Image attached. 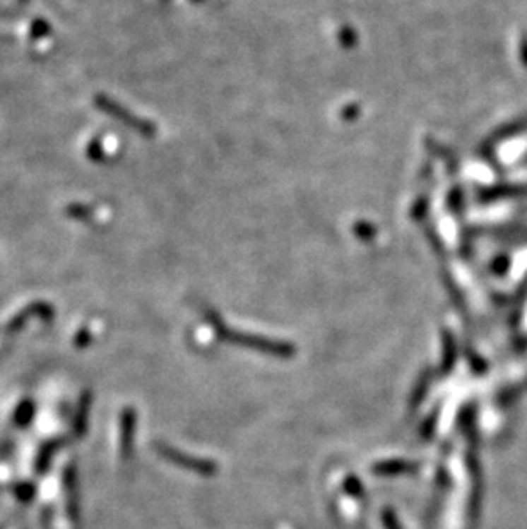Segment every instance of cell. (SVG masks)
I'll return each instance as SVG.
<instances>
[{
    "mask_svg": "<svg viewBox=\"0 0 527 529\" xmlns=\"http://www.w3.org/2000/svg\"><path fill=\"white\" fill-rule=\"evenodd\" d=\"M220 333H221V336L228 339L230 343L245 346V348L262 351V353H269L278 358L295 357V346L288 345V343H279V341H274V339H267L262 336H252V334L231 333V331L228 329H220Z\"/></svg>",
    "mask_w": 527,
    "mask_h": 529,
    "instance_id": "1",
    "label": "cell"
},
{
    "mask_svg": "<svg viewBox=\"0 0 527 529\" xmlns=\"http://www.w3.org/2000/svg\"><path fill=\"white\" fill-rule=\"evenodd\" d=\"M160 449V454L163 458L168 459V461L178 464V466L185 468V470L196 471V473L201 475H214L218 471V466L214 461H209V459H202V458H194V456L189 454H182L177 449H172V447L166 446H158Z\"/></svg>",
    "mask_w": 527,
    "mask_h": 529,
    "instance_id": "2",
    "label": "cell"
},
{
    "mask_svg": "<svg viewBox=\"0 0 527 529\" xmlns=\"http://www.w3.org/2000/svg\"><path fill=\"white\" fill-rule=\"evenodd\" d=\"M95 103H96V107L100 108V110H103L105 113H108V115H110V117H115V119L124 120V124L132 125V127L137 129V131H146V124L144 122H141V120L137 119V117H134L131 112L125 110V108L122 107V105H119L117 102H113V100L108 98V96H103V95L96 96Z\"/></svg>",
    "mask_w": 527,
    "mask_h": 529,
    "instance_id": "3",
    "label": "cell"
},
{
    "mask_svg": "<svg viewBox=\"0 0 527 529\" xmlns=\"http://www.w3.org/2000/svg\"><path fill=\"white\" fill-rule=\"evenodd\" d=\"M418 470V463L406 461V459H389V461H380L372 468V473L379 476H396L413 473Z\"/></svg>",
    "mask_w": 527,
    "mask_h": 529,
    "instance_id": "4",
    "label": "cell"
},
{
    "mask_svg": "<svg viewBox=\"0 0 527 529\" xmlns=\"http://www.w3.org/2000/svg\"><path fill=\"white\" fill-rule=\"evenodd\" d=\"M457 360V348L451 333H444V357H442V372L449 374Z\"/></svg>",
    "mask_w": 527,
    "mask_h": 529,
    "instance_id": "5",
    "label": "cell"
},
{
    "mask_svg": "<svg viewBox=\"0 0 527 529\" xmlns=\"http://www.w3.org/2000/svg\"><path fill=\"white\" fill-rule=\"evenodd\" d=\"M428 389H430V377H428V374H425V375H421V379L416 384V389L411 398V406L420 405V403L423 401L425 394H427Z\"/></svg>",
    "mask_w": 527,
    "mask_h": 529,
    "instance_id": "6",
    "label": "cell"
},
{
    "mask_svg": "<svg viewBox=\"0 0 527 529\" xmlns=\"http://www.w3.org/2000/svg\"><path fill=\"white\" fill-rule=\"evenodd\" d=\"M67 214L69 216L76 218V220H88L91 216V209L88 206H81V204H72L67 208Z\"/></svg>",
    "mask_w": 527,
    "mask_h": 529,
    "instance_id": "7",
    "label": "cell"
},
{
    "mask_svg": "<svg viewBox=\"0 0 527 529\" xmlns=\"http://www.w3.org/2000/svg\"><path fill=\"white\" fill-rule=\"evenodd\" d=\"M439 413H440V411H439V408H437V410L433 411V413L430 415V417L427 420H425L423 428H421V435H423L425 439H428L430 435L433 434V430H435L437 420H439Z\"/></svg>",
    "mask_w": 527,
    "mask_h": 529,
    "instance_id": "8",
    "label": "cell"
},
{
    "mask_svg": "<svg viewBox=\"0 0 527 529\" xmlns=\"http://www.w3.org/2000/svg\"><path fill=\"white\" fill-rule=\"evenodd\" d=\"M382 523L385 529H403V526H401L399 521L396 518L394 511H391V509H385L382 512Z\"/></svg>",
    "mask_w": 527,
    "mask_h": 529,
    "instance_id": "9",
    "label": "cell"
},
{
    "mask_svg": "<svg viewBox=\"0 0 527 529\" xmlns=\"http://www.w3.org/2000/svg\"><path fill=\"white\" fill-rule=\"evenodd\" d=\"M344 487H346V490L353 495H362L363 494V483L360 482V480H356L355 476H350V478L346 480V483H344Z\"/></svg>",
    "mask_w": 527,
    "mask_h": 529,
    "instance_id": "10",
    "label": "cell"
},
{
    "mask_svg": "<svg viewBox=\"0 0 527 529\" xmlns=\"http://www.w3.org/2000/svg\"><path fill=\"white\" fill-rule=\"evenodd\" d=\"M48 31H50V28H48V24L45 21H36L35 26H33V35L35 36H43L47 35Z\"/></svg>",
    "mask_w": 527,
    "mask_h": 529,
    "instance_id": "11",
    "label": "cell"
},
{
    "mask_svg": "<svg viewBox=\"0 0 527 529\" xmlns=\"http://www.w3.org/2000/svg\"><path fill=\"white\" fill-rule=\"evenodd\" d=\"M21 2H26V0H21Z\"/></svg>",
    "mask_w": 527,
    "mask_h": 529,
    "instance_id": "12",
    "label": "cell"
}]
</instances>
